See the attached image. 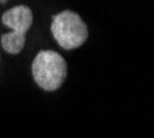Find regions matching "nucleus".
Instances as JSON below:
<instances>
[{
	"instance_id": "nucleus-3",
	"label": "nucleus",
	"mask_w": 154,
	"mask_h": 138,
	"mask_svg": "<svg viewBox=\"0 0 154 138\" xmlns=\"http://www.w3.org/2000/svg\"><path fill=\"white\" fill-rule=\"evenodd\" d=\"M51 32L57 43L65 50L79 48L88 39V28L79 14L70 10L52 17Z\"/></svg>"
},
{
	"instance_id": "nucleus-1",
	"label": "nucleus",
	"mask_w": 154,
	"mask_h": 138,
	"mask_svg": "<svg viewBox=\"0 0 154 138\" xmlns=\"http://www.w3.org/2000/svg\"><path fill=\"white\" fill-rule=\"evenodd\" d=\"M32 75L40 88L45 91L58 90L66 79V62L57 51L43 50L32 62Z\"/></svg>"
},
{
	"instance_id": "nucleus-2",
	"label": "nucleus",
	"mask_w": 154,
	"mask_h": 138,
	"mask_svg": "<svg viewBox=\"0 0 154 138\" xmlns=\"http://www.w3.org/2000/svg\"><path fill=\"white\" fill-rule=\"evenodd\" d=\"M4 26L11 29L0 37L2 46L8 54H18L22 51L26 42V33L33 24V13L28 6H15L7 10L2 15Z\"/></svg>"
}]
</instances>
